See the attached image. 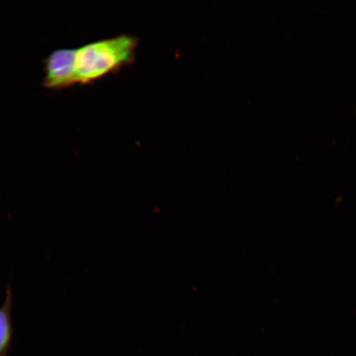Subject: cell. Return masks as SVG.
I'll return each instance as SVG.
<instances>
[{
  "label": "cell",
  "mask_w": 356,
  "mask_h": 356,
  "mask_svg": "<svg viewBox=\"0 0 356 356\" xmlns=\"http://www.w3.org/2000/svg\"><path fill=\"white\" fill-rule=\"evenodd\" d=\"M138 39L131 35L101 40L75 49L76 84H89L135 60Z\"/></svg>",
  "instance_id": "1"
},
{
  "label": "cell",
  "mask_w": 356,
  "mask_h": 356,
  "mask_svg": "<svg viewBox=\"0 0 356 356\" xmlns=\"http://www.w3.org/2000/svg\"><path fill=\"white\" fill-rule=\"evenodd\" d=\"M43 86L53 90L77 86L75 49H58L48 56L44 63Z\"/></svg>",
  "instance_id": "2"
},
{
  "label": "cell",
  "mask_w": 356,
  "mask_h": 356,
  "mask_svg": "<svg viewBox=\"0 0 356 356\" xmlns=\"http://www.w3.org/2000/svg\"><path fill=\"white\" fill-rule=\"evenodd\" d=\"M13 300L12 286L10 284L7 288L6 300L0 308V356L10 355L13 344Z\"/></svg>",
  "instance_id": "3"
}]
</instances>
